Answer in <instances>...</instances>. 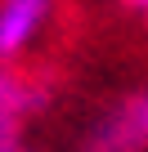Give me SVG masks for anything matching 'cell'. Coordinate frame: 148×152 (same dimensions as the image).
I'll return each mask as SVG.
<instances>
[{
  "label": "cell",
  "mask_w": 148,
  "mask_h": 152,
  "mask_svg": "<svg viewBox=\"0 0 148 152\" xmlns=\"http://www.w3.org/2000/svg\"><path fill=\"white\" fill-rule=\"evenodd\" d=\"M54 18V0H0V63L18 67Z\"/></svg>",
  "instance_id": "cell-2"
},
{
  "label": "cell",
  "mask_w": 148,
  "mask_h": 152,
  "mask_svg": "<svg viewBox=\"0 0 148 152\" xmlns=\"http://www.w3.org/2000/svg\"><path fill=\"white\" fill-rule=\"evenodd\" d=\"M77 152H148V85L117 94L85 125Z\"/></svg>",
  "instance_id": "cell-1"
},
{
  "label": "cell",
  "mask_w": 148,
  "mask_h": 152,
  "mask_svg": "<svg viewBox=\"0 0 148 152\" xmlns=\"http://www.w3.org/2000/svg\"><path fill=\"white\" fill-rule=\"evenodd\" d=\"M40 90L32 85V76H23L18 67L0 63V152L18 148V134L27 125V116L40 107Z\"/></svg>",
  "instance_id": "cell-3"
},
{
  "label": "cell",
  "mask_w": 148,
  "mask_h": 152,
  "mask_svg": "<svg viewBox=\"0 0 148 152\" xmlns=\"http://www.w3.org/2000/svg\"><path fill=\"white\" fill-rule=\"evenodd\" d=\"M126 9H135V14H144V23H148V0H121Z\"/></svg>",
  "instance_id": "cell-4"
},
{
  "label": "cell",
  "mask_w": 148,
  "mask_h": 152,
  "mask_svg": "<svg viewBox=\"0 0 148 152\" xmlns=\"http://www.w3.org/2000/svg\"><path fill=\"white\" fill-rule=\"evenodd\" d=\"M9 152H40V148H23V143H18V148H9Z\"/></svg>",
  "instance_id": "cell-5"
}]
</instances>
